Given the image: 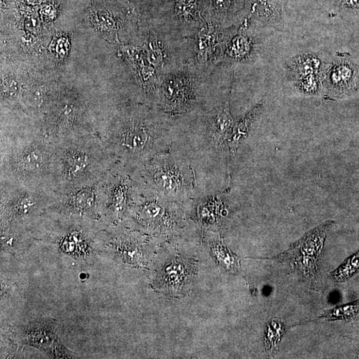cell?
I'll use <instances>...</instances> for the list:
<instances>
[{
	"mask_svg": "<svg viewBox=\"0 0 359 359\" xmlns=\"http://www.w3.org/2000/svg\"><path fill=\"white\" fill-rule=\"evenodd\" d=\"M57 327V323L51 320L31 323L16 330V339L21 345L51 351V347L59 340Z\"/></svg>",
	"mask_w": 359,
	"mask_h": 359,
	"instance_id": "cell-13",
	"label": "cell"
},
{
	"mask_svg": "<svg viewBox=\"0 0 359 359\" xmlns=\"http://www.w3.org/2000/svg\"><path fill=\"white\" fill-rule=\"evenodd\" d=\"M129 170L136 186L152 190L170 200L189 204L195 197V172L190 161L172 149Z\"/></svg>",
	"mask_w": 359,
	"mask_h": 359,
	"instance_id": "cell-5",
	"label": "cell"
},
{
	"mask_svg": "<svg viewBox=\"0 0 359 359\" xmlns=\"http://www.w3.org/2000/svg\"><path fill=\"white\" fill-rule=\"evenodd\" d=\"M214 254L218 255V259L222 262L226 269L231 272H236L239 267V259L238 257L231 254L230 251L226 247L221 246L220 244L215 245L213 247Z\"/></svg>",
	"mask_w": 359,
	"mask_h": 359,
	"instance_id": "cell-21",
	"label": "cell"
},
{
	"mask_svg": "<svg viewBox=\"0 0 359 359\" xmlns=\"http://www.w3.org/2000/svg\"><path fill=\"white\" fill-rule=\"evenodd\" d=\"M27 2L32 5H37L41 3L42 0H26Z\"/></svg>",
	"mask_w": 359,
	"mask_h": 359,
	"instance_id": "cell-27",
	"label": "cell"
},
{
	"mask_svg": "<svg viewBox=\"0 0 359 359\" xmlns=\"http://www.w3.org/2000/svg\"><path fill=\"white\" fill-rule=\"evenodd\" d=\"M165 114L144 106L123 108L98 136L118 163L132 169L172 150L174 132Z\"/></svg>",
	"mask_w": 359,
	"mask_h": 359,
	"instance_id": "cell-1",
	"label": "cell"
},
{
	"mask_svg": "<svg viewBox=\"0 0 359 359\" xmlns=\"http://www.w3.org/2000/svg\"><path fill=\"white\" fill-rule=\"evenodd\" d=\"M298 87L303 93H308V94L315 93L318 88V84H317V81L316 80L315 75L310 74L301 77Z\"/></svg>",
	"mask_w": 359,
	"mask_h": 359,
	"instance_id": "cell-23",
	"label": "cell"
},
{
	"mask_svg": "<svg viewBox=\"0 0 359 359\" xmlns=\"http://www.w3.org/2000/svg\"><path fill=\"white\" fill-rule=\"evenodd\" d=\"M69 49V43L65 37H59L55 41V51L57 57L64 58L67 55Z\"/></svg>",
	"mask_w": 359,
	"mask_h": 359,
	"instance_id": "cell-24",
	"label": "cell"
},
{
	"mask_svg": "<svg viewBox=\"0 0 359 359\" xmlns=\"http://www.w3.org/2000/svg\"><path fill=\"white\" fill-rule=\"evenodd\" d=\"M332 225L333 222H327L310 231L277 259L288 260L298 274L309 281H313L318 269L326 232Z\"/></svg>",
	"mask_w": 359,
	"mask_h": 359,
	"instance_id": "cell-11",
	"label": "cell"
},
{
	"mask_svg": "<svg viewBox=\"0 0 359 359\" xmlns=\"http://www.w3.org/2000/svg\"><path fill=\"white\" fill-rule=\"evenodd\" d=\"M298 75L300 77L313 74L314 72L317 71L319 67L318 59L312 57H299L295 61L294 65Z\"/></svg>",
	"mask_w": 359,
	"mask_h": 359,
	"instance_id": "cell-22",
	"label": "cell"
},
{
	"mask_svg": "<svg viewBox=\"0 0 359 359\" xmlns=\"http://www.w3.org/2000/svg\"><path fill=\"white\" fill-rule=\"evenodd\" d=\"M234 123L229 113L228 99L224 105L212 111L206 120L204 135L206 143L211 148L217 152L225 151L226 147L228 149V139Z\"/></svg>",
	"mask_w": 359,
	"mask_h": 359,
	"instance_id": "cell-12",
	"label": "cell"
},
{
	"mask_svg": "<svg viewBox=\"0 0 359 359\" xmlns=\"http://www.w3.org/2000/svg\"><path fill=\"white\" fill-rule=\"evenodd\" d=\"M98 134L73 136L55 143L51 188L62 194L99 182L117 163Z\"/></svg>",
	"mask_w": 359,
	"mask_h": 359,
	"instance_id": "cell-3",
	"label": "cell"
},
{
	"mask_svg": "<svg viewBox=\"0 0 359 359\" xmlns=\"http://www.w3.org/2000/svg\"><path fill=\"white\" fill-rule=\"evenodd\" d=\"M105 228L94 221L44 213L30 231L35 243L50 245L77 263L89 265L100 256L98 236Z\"/></svg>",
	"mask_w": 359,
	"mask_h": 359,
	"instance_id": "cell-4",
	"label": "cell"
},
{
	"mask_svg": "<svg viewBox=\"0 0 359 359\" xmlns=\"http://www.w3.org/2000/svg\"><path fill=\"white\" fill-rule=\"evenodd\" d=\"M0 229L1 249L7 254L20 256L34 243L29 229L17 227H0Z\"/></svg>",
	"mask_w": 359,
	"mask_h": 359,
	"instance_id": "cell-15",
	"label": "cell"
},
{
	"mask_svg": "<svg viewBox=\"0 0 359 359\" xmlns=\"http://www.w3.org/2000/svg\"><path fill=\"white\" fill-rule=\"evenodd\" d=\"M197 75L192 68H180L164 76L159 93L160 111L168 116L193 110L200 98Z\"/></svg>",
	"mask_w": 359,
	"mask_h": 359,
	"instance_id": "cell-9",
	"label": "cell"
},
{
	"mask_svg": "<svg viewBox=\"0 0 359 359\" xmlns=\"http://www.w3.org/2000/svg\"><path fill=\"white\" fill-rule=\"evenodd\" d=\"M195 267L189 261L173 260L162 271L157 277V288L168 294H182L189 285Z\"/></svg>",
	"mask_w": 359,
	"mask_h": 359,
	"instance_id": "cell-14",
	"label": "cell"
},
{
	"mask_svg": "<svg viewBox=\"0 0 359 359\" xmlns=\"http://www.w3.org/2000/svg\"><path fill=\"white\" fill-rule=\"evenodd\" d=\"M45 213L63 218L94 221L107 227L104 221L100 180L95 184L58 194L56 200Z\"/></svg>",
	"mask_w": 359,
	"mask_h": 359,
	"instance_id": "cell-10",
	"label": "cell"
},
{
	"mask_svg": "<svg viewBox=\"0 0 359 359\" xmlns=\"http://www.w3.org/2000/svg\"><path fill=\"white\" fill-rule=\"evenodd\" d=\"M57 196L50 187L0 181V227L30 230Z\"/></svg>",
	"mask_w": 359,
	"mask_h": 359,
	"instance_id": "cell-6",
	"label": "cell"
},
{
	"mask_svg": "<svg viewBox=\"0 0 359 359\" xmlns=\"http://www.w3.org/2000/svg\"><path fill=\"white\" fill-rule=\"evenodd\" d=\"M260 111L261 107L256 108L245 117L242 118L241 121L236 122L233 125L227 141L228 150L231 157L233 155V152L236 151L240 144L246 137L251 124L256 118L257 114H259Z\"/></svg>",
	"mask_w": 359,
	"mask_h": 359,
	"instance_id": "cell-16",
	"label": "cell"
},
{
	"mask_svg": "<svg viewBox=\"0 0 359 359\" xmlns=\"http://www.w3.org/2000/svg\"><path fill=\"white\" fill-rule=\"evenodd\" d=\"M41 15L46 19H52L55 17V10L51 5H45L41 10Z\"/></svg>",
	"mask_w": 359,
	"mask_h": 359,
	"instance_id": "cell-25",
	"label": "cell"
},
{
	"mask_svg": "<svg viewBox=\"0 0 359 359\" xmlns=\"http://www.w3.org/2000/svg\"><path fill=\"white\" fill-rule=\"evenodd\" d=\"M341 1L346 8H359V0H341Z\"/></svg>",
	"mask_w": 359,
	"mask_h": 359,
	"instance_id": "cell-26",
	"label": "cell"
},
{
	"mask_svg": "<svg viewBox=\"0 0 359 359\" xmlns=\"http://www.w3.org/2000/svg\"><path fill=\"white\" fill-rule=\"evenodd\" d=\"M103 216L108 226L123 225L132 202L134 184L130 170L117 163L100 180Z\"/></svg>",
	"mask_w": 359,
	"mask_h": 359,
	"instance_id": "cell-8",
	"label": "cell"
},
{
	"mask_svg": "<svg viewBox=\"0 0 359 359\" xmlns=\"http://www.w3.org/2000/svg\"><path fill=\"white\" fill-rule=\"evenodd\" d=\"M285 332V326L281 321L272 319L267 323L265 330V349L269 355L277 351L278 344Z\"/></svg>",
	"mask_w": 359,
	"mask_h": 359,
	"instance_id": "cell-18",
	"label": "cell"
},
{
	"mask_svg": "<svg viewBox=\"0 0 359 359\" xmlns=\"http://www.w3.org/2000/svg\"><path fill=\"white\" fill-rule=\"evenodd\" d=\"M186 205L134 184L132 202L123 226L147 234L170 230L180 224Z\"/></svg>",
	"mask_w": 359,
	"mask_h": 359,
	"instance_id": "cell-7",
	"label": "cell"
},
{
	"mask_svg": "<svg viewBox=\"0 0 359 359\" xmlns=\"http://www.w3.org/2000/svg\"><path fill=\"white\" fill-rule=\"evenodd\" d=\"M353 77V70L345 64H337L332 69L330 79L332 85L335 88L346 87Z\"/></svg>",
	"mask_w": 359,
	"mask_h": 359,
	"instance_id": "cell-20",
	"label": "cell"
},
{
	"mask_svg": "<svg viewBox=\"0 0 359 359\" xmlns=\"http://www.w3.org/2000/svg\"><path fill=\"white\" fill-rule=\"evenodd\" d=\"M359 272V250L351 255L335 270L329 277L336 282H344L354 277Z\"/></svg>",
	"mask_w": 359,
	"mask_h": 359,
	"instance_id": "cell-19",
	"label": "cell"
},
{
	"mask_svg": "<svg viewBox=\"0 0 359 359\" xmlns=\"http://www.w3.org/2000/svg\"><path fill=\"white\" fill-rule=\"evenodd\" d=\"M359 315V299L326 310L316 320L349 321ZM314 320V321H316Z\"/></svg>",
	"mask_w": 359,
	"mask_h": 359,
	"instance_id": "cell-17",
	"label": "cell"
},
{
	"mask_svg": "<svg viewBox=\"0 0 359 359\" xmlns=\"http://www.w3.org/2000/svg\"><path fill=\"white\" fill-rule=\"evenodd\" d=\"M54 148L55 144L36 126L1 129L0 181L51 188Z\"/></svg>",
	"mask_w": 359,
	"mask_h": 359,
	"instance_id": "cell-2",
	"label": "cell"
}]
</instances>
